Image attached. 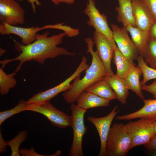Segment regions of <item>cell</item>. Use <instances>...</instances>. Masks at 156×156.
<instances>
[{
    "instance_id": "obj_1",
    "label": "cell",
    "mask_w": 156,
    "mask_h": 156,
    "mask_svg": "<svg viewBox=\"0 0 156 156\" xmlns=\"http://www.w3.org/2000/svg\"><path fill=\"white\" fill-rule=\"evenodd\" d=\"M49 33L47 31L42 34H37L36 40L27 45H24L13 39L15 49L20 53L15 58L0 61L1 68H3L6 64L12 61H19V64L14 71L16 73L21 70L23 64L28 61L33 60L43 64L48 59L54 58L62 55H75L74 53L70 52L63 47L57 46L62 42L66 35L65 32L49 37Z\"/></svg>"
},
{
    "instance_id": "obj_2",
    "label": "cell",
    "mask_w": 156,
    "mask_h": 156,
    "mask_svg": "<svg viewBox=\"0 0 156 156\" xmlns=\"http://www.w3.org/2000/svg\"><path fill=\"white\" fill-rule=\"evenodd\" d=\"M87 44V53H90L92 56L90 65L86 70L84 76L80 79V76L74 80L71 84L70 88L63 92L62 96L67 103H73L76 101L80 94L85 91L88 87L95 82L103 79L107 74L104 65L96 51L93 49L94 43L90 38L85 39Z\"/></svg>"
},
{
    "instance_id": "obj_3",
    "label": "cell",
    "mask_w": 156,
    "mask_h": 156,
    "mask_svg": "<svg viewBox=\"0 0 156 156\" xmlns=\"http://www.w3.org/2000/svg\"><path fill=\"white\" fill-rule=\"evenodd\" d=\"M131 137L125 125L114 123L111 127L107 139L105 156H125L131 149Z\"/></svg>"
},
{
    "instance_id": "obj_4",
    "label": "cell",
    "mask_w": 156,
    "mask_h": 156,
    "mask_svg": "<svg viewBox=\"0 0 156 156\" xmlns=\"http://www.w3.org/2000/svg\"><path fill=\"white\" fill-rule=\"evenodd\" d=\"M71 111V126L73 131L72 144L69 151L70 156H83L82 148L83 137L87 130L84 124V117L87 110L74 103L70 106Z\"/></svg>"
},
{
    "instance_id": "obj_5",
    "label": "cell",
    "mask_w": 156,
    "mask_h": 156,
    "mask_svg": "<svg viewBox=\"0 0 156 156\" xmlns=\"http://www.w3.org/2000/svg\"><path fill=\"white\" fill-rule=\"evenodd\" d=\"M25 111L38 113L45 116L54 126L65 128L71 126V116L53 106L50 100L28 104Z\"/></svg>"
},
{
    "instance_id": "obj_6",
    "label": "cell",
    "mask_w": 156,
    "mask_h": 156,
    "mask_svg": "<svg viewBox=\"0 0 156 156\" xmlns=\"http://www.w3.org/2000/svg\"><path fill=\"white\" fill-rule=\"evenodd\" d=\"M87 62L86 57L83 56L76 70L69 77L55 86L44 91H41L34 95L27 101V104H30L50 100L60 93L69 89L71 86L70 83L76 78L80 76L82 72L89 68V66L87 63Z\"/></svg>"
},
{
    "instance_id": "obj_7",
    "label": "cell",
    "mask_w": 156,
    "mask_h": 156,
    "mask_svg": "<svg viewBox=\"0 0 156 156\" xmlns=\"http://www.w3.org/2000/svg\"><path fill=\"white\" fill-rule=\"evenodd\" d=\"M125 127L131 138V149L146 144L155 134L153 122L143 118L130 121Z\"/></svg>"
},
{
    "instance_id": "obj_8",
    "label": "cell",
    "mask_w": 156,
    "mask_h": 156,
    "mask_svg": "<svg viewBox=\"0 0 156 156\" xmlns=\"http://www.w3.org/2000/svg\"><path fill=\"white\" fill-rule=\"evenodd\" d=\"M84 13L88 16L87 24L93 27L95 30L105 36L113 44H116L112 31L110 28L107 16L101 14L96 8L94 0H88Z\"/></svg>"
},
{
    "instance_id": "obj_9",
    "label": "cell",
    "mask_w": 156,
    "mask_h": 156,
    "mask_svg": "<svg viewBox=\"0 0 156 156\" xmlns=\"http://www.w3.org/2000/svg\"><path fill=\"white\" fill-rule=\"evenodd\" d=\"M25 10L15 0H0V22L15 26L25 22Z\"/></svg>"
},
{
    "instance_id": "obj_10",
    "label": "cell",
    "mask_w": 156,
    "mask_h": 156,
    "mask_svg": "<svg viewBox=\"0 0 156 156\" xmlns=\"http://www.w3.org/2000/svg\"><path fill=\"white\" fill-rule=\"evenodd\" d=\"M113 39L117 47L127 58L133 61L140 55L135 44L129 36L126 28H120L117 25L111 24Z\"/></svg>"
},
{
    "instance_id": "obj_11",
    "label": "cell",
    "mask_w": 156,
    "mask_h": 156,
    "mask_svg": "<svg viewBox=\"0 0 156 156\" xmlns=\"http://www.w3.org/2000/svg\"><path fill=\"white\" fill-rule=\"evenodd\" d=\"M93 40L96 50L103 63L108 75H114L111 68V62L114 51L117 47L105 35L96 31L93 35Z\"/></svg>"
},
{
    "instance_id": "obj_12",
    "label": "cell",
    "mask_w": 156,
    "mask_h": 156,
    "mask_svg": "<svg viewBox=\"0 0 156 156\" xmlns=\"http://www.w3.org/2000/svg\"><path fill=\"white\" fill-rule=\"evenodd\" d=\"M115 106L107 115L100 118L88 116L87 120L92 123L96 129L100 140V150L99 156H105L106 143L112 122L119 110Z\"/></svg>"
},
{
    "instance_id": "obj_13",
    "label": "cell",
    "mask_w": 156,
    "mask_h": 156,
    "mask_svg": "<svg viewBox=\"0 0 156 156\" xmlns=\"http://www.w3.org/2000/svg\"><path fill=\"white\" fill-rule=\"evenodd\" d=\"M132 6L136 27L149 32L152 25L156 21L153 16L142 0L132 1Z\"/></svg>"
},
{
    "instance_id": "obj_14",
    "label": "cell",
    "mask_w": 156,
    "mask_h": 156,
    "mask_svg": "<svg viewBox=\"0 0 156 156\" xmlns=\"http://www.w3.org/2000/svg\"><path fill=\"white\" fill-rule=\"evenodd\" d=\"M38 26L24 28L11 25L5 23L0 24V34L1 35L14 34L19 36L22 43L27 45L36 39L37 33L40 31Z\"/></svg>"
},
{
    "instance_id": "obj_15",
    "label": "cell",
    "mask_w": 156,
    "mask_h": 156,
    "mask_svg": "<svg viewBox=\"0 0 156 156\" xmlns=\"http://www.w3.org/2000/svg\"><path fill=\"white\" fill-rule=\"evenodd\" d=\"M144 105L139 110L126 115L118 116L117 120H130L136 118H143L153 122L156 120V99H144Z\"/></svg>"
},
{
    "instance_id": "obj_16",
    "label": "cell",
    "mask_w": 156,
    "mask_h": 156,
    "mask_svg": "<svg viewBox=\"0 0 156 156\" xmlns=\"http://www.w3.org/2000/svg\"><path fill=\"white\" fill-rule=\"evenodd\" d=\"M110 101L84 91L80 94L76 102L78 107L87 110L98 107H107Z\"/></svg>"
},
{
    "instance_id": "obj_17",
    "label": "cell",
    "mask_w": 156,
    "mask_h": 156,
    "mask_svg": "<svg viewBox=\"0 0 156 156\" xmlns=\"http://www.w3.org/2000/svg\"><path fill=\"white\" fill-rule=\"evenodd\" d=\"M104 80L114 92L117 99L122 104H126L127 100L129 95V90L124 79L115 75H106Z\"/></svg>"
},
{
    "instance_id": "obj_18",
    "label": "cell",
    "mask_w": 156,
    "mask_h": 156,
    "mask_svg": "<svg viewBox=\"0 0 156 156\" xmlns=\"http://www.w3.org/2000/svg\"><path fill=\"white\" fill-rule=\"evenodd\" d=\"M118 6L115 8L117 12V19L126 28L128 25L136 27L133 16L132 1L130 0H117Z\"/></svg>"
},
{
    "instance_id": "obj_19",
    "label": "cell",
    "mask_w": 156,
    "mask_h": 156,
    "mask_svg": "<svg viewBox=\"0 0 156 156\" xmlns=\"http://www.w3.org/2000/svg\"><path fill=\"white\" fill-rule=\"evenodd\" d=\"M113 62L116 64V73L115 75L124 79L126 76L136 66L133 61L129 60L121 52L117 47L113 55Z\"/></svg>"
},
{
    "instance_id": "obj_20",
    "label": "cell",
    "mask_w": 156,
    "mask_h": 156,
    "mask_svg": "<svg viewBox=\"0 0 156 156\" xmlns=\"http://www.w3.org/2000/svg\"><path fill=\"white\" fill-rule=\"evenodd\" d=\"M142 74L140 69L135 66L126 76L124 79L129 89L133 91L138 97L143 100L144 97L140 81Z\"/></svg>"
},
{
    "instance_id": "obj_21",
    "label": "cell",
    "mask_w": 156,
    "mask_h": 156,
    "mask_svg": "<svg viewBox=\"0 0 156 156\" xmlns=\"http://www.w3.org/2000/svg\"><path fill=\"white\" fill-rule=\"evenodd\" d=\"M85 91L110 101L117 99L114 92L103 79L91 85L87 88Z\"/></svg>"
},
{
    "instance_id": "obj_22",
    "label": "cell",
    "mask_w": 156,
    "mask_h": 156,
    "mask_svg": "<svg viewBox=\"0 0 156 156\" xmlns=\"http://www.w3.org/2000/svg\"><path fill=\"white\" fill-rule=\"evenodd\" d=\"M126 29L130 33L132 41L136 47L139 54H141L147 44L149 38V32L142 30L137 27L128 25Z\"/></svg>"
},
{
    "instance_id": "obj_23",
    "label": "cell",
    "mask_w": 156,
    "mask_h": 156,
    "mask_svg": "<svg viewBox=\"0 0 156 156\" xmlns=\"http://www.w3.org/2000/svg\"><path fill=\"white\" fill-rule=\"evenodd\" d=\"M140 55L151 68L156 69V39L149 38L146 46Z\"/></svg>"
},
{
    "instance_id": "obj_24",
    "label": "cell",
    "mask_w": 156,
    "mask_h": 156,
    "mask_svg": "<svg viewBox=\"0 0 156 156\" xmlns=\"http://www.w3.org/2000/svg\"><path fill=\"white\" fill-rule=\"evenodd\" d=\"M16 73L8 74L3 70L0 68V93L1 95L7 94L10 90L14 88L16 83V80L14 78Z\"/></svg>"
},
{
    "instance_id": "obj_25",
    "label": "cell",
    "mask_w": 156,
    "mask_h": 156,
    "mask_svg": "<svg viewBox=\"0 0 156 156\" xmlns=\"http://www.w3.org/2000/svg\"><path fill=\"white\" fill-rule=\"evenodd\" d=\"M138 66L140 69L143 75V79L141 82V86L145 85L149 81L156 79V69L149 67L146 64L143 57L140 55L137 60Z\"/></svg>"
},
{
    "instance_id": "obj_26",
    "label": "cell",
    "mask_w": 156,
    "mask_h": 156,
    "mask_svg": "<svg viewBox=\"0 0 156 156\" xmlns=\"http://www.w3.org/2000/svg\"><path fill=\"white\" fill-rule=\"evenodd\" d=\"M27 132L23 130L19 132L13 139L6 142L7 146H9L11 150V156H20L19 147L21 144L26 139Z\"/></svg>"
},
{
    "instance_id": "obj_27",
    "label": "cell",
    "mask_w": 156,
    "mask_h": 156,
    "mask_svg": "<svg viewBox=\"0 0 156 156\" xmlns=\"http://www.w3.org/2000/svg\"><path fill=\"white\" fill-rule=\"evenodd\" d=\"M27 101L22 99L14 108L9 110L0 112V126L8 118L14 115L25 111V109L28 105Z\"/></svg>"
},
{
    "instance_id": "obj_28",
    "label": "cell",
    "mask_w": 156,
    "mask_h": 156,
    "mask_svg": "<svg viewBox=\"0 0 156 156\" xmlns=\"http://www.w3.org/2000/svg\"><path fill=\"white\" fill-rule=\"evenodd\" d=\"M64 24V23H59L54 25H47L41 27V29H54L61 30L64 31L67 36L70 37L76 36L79 34L78 29H73Z\"/></svg>"
},
{
    "instance_id": "obj_29",
    "label": "cell",
    "mask_w": 156,
    "mask_h": 156,
    "mask_svg": "<svg viewBox=\"0 0 156 156\" xmlns=\"http://www.w3.org/2000/svg\"><path fill=\"white\" fill-rule=\"evenodd\" d=\"M156 21V0H142Z\"/></svg>"
},
{
    "instance_id": "obj_30",
    "label": "cell",
    "mask_w": 156,
    "mask_h": 156,
    "mask_svg": "<svg viewBox=\"0 0 156 156\" xmlns=\"http://www.w3.org/2000/svg\"><path fill=\"white\" fill-rule=\"evenodd\" d=\"M141 89L151 93L156 98V80L150 85L142 86Z\"/></svg>"
},
{
    "instance_id": "obj_31",
    "label": "cell",
    "mask_w": 156,
    "mask_h": 156,
    "mask_svg": "<svg viewBox=\"0 0 156 156\" xmlns=\"http://www.w3.org/2000/svg\"><path fill=\"white\" fill-rule=\"evenodd\" d=\"M19 153L20 155L25 156H44L37 153L33 147L31 148L29 150L23 148L20 149Z\"/></svg>"
},
{
    "instance_id": "obj_32",
    "label": "cell",
    "mask_w": 156,
    "mask_h": 156,
    "mask_svg": "<svg viewBox=\"0 0 156 156\" xmlns=\"http://www.w3.org/2000/svg\"><path fill=\"white\" fill-rule=\"evenodd\" d=\"M144 145L146 148L151 152H156V134Z\"/></svg>"
},
{
    "instance_id": "obj_33",
    "label": "cell",
    "mask_w": 156,
    "mask_h": 156,
    "mask_svg": "<svg viewBox=\"0 0 156 156\" xmlns=\"http://www.w3.org/2000/svg\"><path fill=\"white\" fill-rule=\"evenodd\" d=\"M6 142L3 139L1 133V130L0 129V153H5L7 152V148Z\"/></svg>"
},
{
    "instance_id": "obj_34",
    "label": "cell",
    "mask_w": 156,
    "mask_h": 156,
    "mask_svg": "<svg viewBox=\"0 0 156 156\" xmlns=\"http://www.w3.org/2000/svg\"><path fill=\"white\" fill-rule=\"evenodd\" d=\"M149 33V38L156 39V21L151 27Z\"/></svg>"
},
{
    "instance_id": "obj_35",
    "label": "cell",
    "mask_w": 156,
    "mask_h": 156,
    "mask_svg": "<svg viewBox=\"0 0 156 156\" xmlns=\"http://www.w3.org/2000/svg\"><path fill=\"white\" fill-rule=\"evenodd\" d=\"M27 1L29 3L31 4L33 12L34 13H36V7L35 6V3L37 6H41L42 5L41 3L38 0H27Z\"/></svg>"
},
{
    "instance_id": "obj_36",
    "label": "cell",
    "mask_w": 156,
    "mask_h": 156,
    "mask_svg": "<svg viewBox=\"0 0 156 156\" xmlns=\"http://www.w3.org/2000/svg\"><path fill=\"white\" fill-rule=\"evenodd\" d=\"M54 4L57 5L62 3H64L68 4H73L76 0H51Z\"/></svg>"
},
{
    "instance_id": "obj_37",
    "label": "cell",
    "mask_w": 156,
    "mask_h": 156,
    "mask_svg": "<svg viewBox=\"0 0 156 156\" xmlns=\"http://www.w3.org/2000/svg\"><path fill=\"white\" fill-rule=\"evenodd\" d=\"M6 52V51L2 48H0V55L2 56Z\"/></svg>"
},
{
    "instance_id": "obj_38",
    "label": "cell",
    "mask_w": 156,
    "mask_h": 156,
    "mask_svg": "<svg viewBox=\"0 0 156 156\" xmlns=\"http://www.w3.org/2000/svg\"><path fill=\"white\" fill-rule=\"evenodd\" d=\"M155 134H156V120L153 122Z\"/></svg>"
},
{
    "instance_id": "obj_39",
    "label": "cell",
    "mask_w": 156,
    "mask_h": 156,
    "mask_svg": "<svg viewBox=\"0 0 156 156\" xmlns=\"http://www.w3.org/2000/svg\"><path fill=\"white\" fill-rule=\"evenodd\" d=\"M20 1H23V0H17Z\"/></svg>"
},
{
    "instance_id": "obj_40",
    "label": "cell",
    "mask_w": 156,
    "mask_h": 156,
    "mask_svg": "<svg viewBox=\"0 0 156 156\" xmlns=\"http://www.w3.org/2000/svg\"><path fill=\"white\" fill-rule=\"evenodd\" d=\"M131 0L132 1H133L136 0Z\"/></svg>"
}]
</instances>
